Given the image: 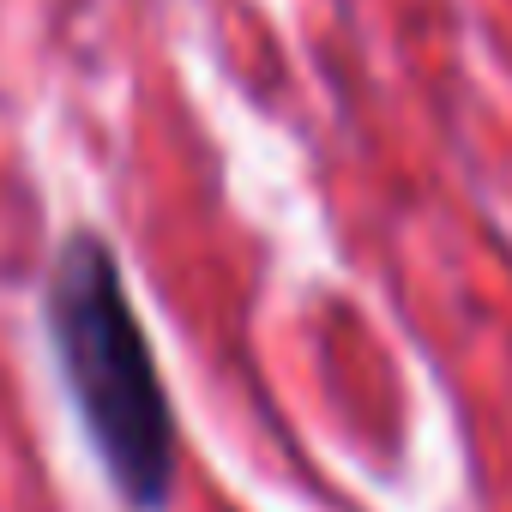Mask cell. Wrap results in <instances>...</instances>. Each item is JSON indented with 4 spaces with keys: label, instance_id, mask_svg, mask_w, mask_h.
I'll list each match as a JSON object with an SVG mask.
<instances>
[{
    "label": "cell",
    "instance_id": "1",
    "mask_svg": "<svg viewBox=\"0 0 512 512\" xmlns=\"http://www.w3.org/2000/svg\"><path fill=\"white\" fill-rule=\"evenodd\" d=\"M43 338L61 392L127 512H169L181 488V422L157 344L103 229L73 223L43 272Z\"/></svg>",
    "mask_w": 512,
    "mask_h": 512
}]
</instances>
